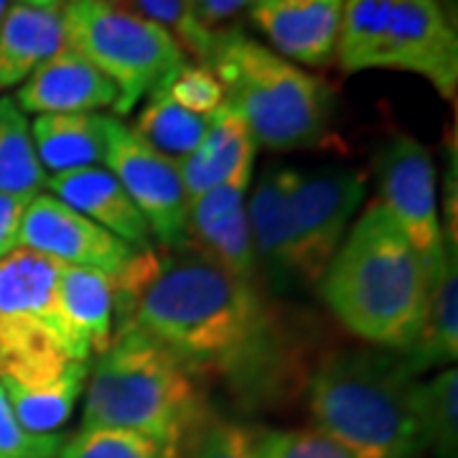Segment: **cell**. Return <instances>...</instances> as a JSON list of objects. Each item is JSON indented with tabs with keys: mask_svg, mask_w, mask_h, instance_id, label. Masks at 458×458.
I'll return each mask as SVG.
<instances>
[{
	"mask_svg": "<svg viewBox=\"0 0 458 458\" xmlns=\"http://www.w3.org/2000/svg\"><path fill=\"white\" fill-rule=\"evenodd\" d=\"M410 369L426 372L448 367L458 357V262L456 240L445 237V255L438 262L428 293L423 327L415 344L403 354Z\"/></svg>",
	"mask_w": 458,
	"mask_h": 458,
	"instance_id": "obj_18",
	"label": "cell"
},
{
	"mask_svg": "<svg viewBox=\"0 0 458 458\" xmlns=\"http://www.w3.org/2000/svg\"><path fill=\"white\" fill-rule=\"evenodd\" d=\"M31 199L0 194V260L21 247V227Z\"/></svg>",
	"mask_w": 458,
	"mask_h": 458,
	"instance_id": "obj_33",
	"label": "cell"
},
{
	"mask_svg": "<svg viewBox=\"0 0 458 458\" xmlns=\"http://www.w3.org/2000/svg\"><path fill=\"white\" fill-rule=\"evenodd\" d=\"M156 89L164 92L179 107L201 117H212L225 107V89L214 77L212 69L204 64L183 62Z\"/></svg>",
	"mask_w": 458,
	"mask_h": 458,
	"instance_id": "obj_30",
	"label": "cell"
},
{
	"mask_svg": "<svg viewBox=\"0 0 458 458\" xmlns=\"http://www.w3.org/2000/svg\"><path fill=\"white\" fill-rule=\"evenodd\" d=\"M433 273L379 201L349 227L318 278L331 316L352 336L405 354L415 344Z\"/></svg>",
	"mask_w": 458,
	"mask_h": 458,
	"instance_id": "obj_2",
	"label": "cell"
},
{
	"mask_svg": "<svg viewBox=\"0 0 458 458\" xmlns=\"http://www.w3.org/2000/svg\"><path fill=\"white\" fill-rule=\"evenodd\" d=\"M225 105L245 120L258 148L309 150L331 131V92L324 80L283 59L242 31H219L209 62Z\"/></svg>",
	"mask_w": 458,
	"mask_h": 458,
	"instance_id": "obj_5",
	"label": "cell"
},
{
	"mask_svg": "<svg viewBox=\"0 0 458 458\" xmlns=\"http://www.w3.org/2000/svg\"><path fill=\"white\" fill-rule=\"evenodd\" d=\"M47 186L36 158L31 123L13 98H0V194L33 199Z\"/></svg>",
	"mask_w": 458,
	"mask_h": 458,
	"instance_id": "obj_23",
	"label": "cell"
},
{
	"mask_svg": "<svg viewBox=\"0 0 458 458\" xmlns=\"http://www.w3.org/2000/svg\"><path fill=\"white\" fill-rule=\"evenodd\" d=\"M204 405L199 385L158 344L128 327L89 367L82 430H123L158 443H181Z\"/></svg>",
	"mask_w": 458,
	"mask_h": 458,
	"instance_id": "obj_4",
	"label": "cell"
},
{
	"mask_svg": "<svg viewBox=\"0 0 458 458\" xmlns=\"http://www.w3.org/2000/svg\"><path fill=\"white\" fill-rule=\"evenodd\" d=\"M415 415L423 454L458 458V372L443 367L438 375L418 385Z\"/></svg>",
	"mask_w": 458,
	"mask_h": 458,
	"instance_id": "obj_25",
	"label": "cell"
},
{
	"mask_svg": "<svg viewBox=\"0 0 458 458\" xmlns=\"http://www.w3.org/2000/svg\"><path fill=\"white\" fill-rule=\"evenodd\" d=\"M114 321L158 344L197 385L222 382L247 405L276 403L298 385L265 291L194 250H140L114 280Z\"/></svg>",
	"mask_w": 458,
	"mask_h": 458,
	"instance_id": "obj_1",
	"label": "cell"
},
{
	"mask_svg": "<svg viewBox=\"0 0 458 458\" xmlns=\"http://www.w3.org/2000/svg\"><path fill=\"white\" fill-rule=\"evenodd\" d=\"M120 3L131 5L135 13L146 16L148 21L164 26L165 31L179 41L181 49L197 56L199 64L209 62V54L219 33L209 36L194 23V13H191L194 0H120Z\"/></svg>",
	"mask_w": 458,
	"mask_h": 458,
	"instance_id": "obj_29",
	"label": "cell"
},
{
	"mask_svg": "<svg viewBox=\"0 0 458 458\" xmlns=\"http://www.w3.org/2000/svg\"><path fill=\"white\" fill-rule=\"evenodd\" d=\"M105 131V168L120 181L135 209L143 214L153 240L165 250H183L189 240V194L181 165L148 146L120 117L107 114Z\"/></svg>",
	"mask_w": 458,
	"mask_h": 458,
	"instance_id": "obj_9",
	"label": "cell"
},
{
	"mask_svg": "<svg viewBox=\"0 0 458 458\" xmlns=\"http://www.w3.org/2000/svg\"><path fill=\"white\" fill-rule=\"evenodd\" d=\"M47 189L51 197L107 229L125 245L135 250H153L156 240L143 214L135 209L120 181L105 165H89L59 176H47Z\"/></svg>",
	"mask_w": 458,
	"mask_h": 458,
	"instance_id": "obj_16",
	"label": "cell"
},
{
	"mask_svg": "<svg viewBox=\"0 0 458 458\" xmlns=\"http://www.w3.org/2000/svg\"><path fill=\"white\" fill-rule=\"evenodd\" d=\"M255 156L258 143L252 132L247 131L245 120L225 105L219 113L212 114L209 131L201 138L197 150L179 164L189 201L234 176L240 168L255 165Z\"/></svg>",
	"mask_w": 458,
	"mask_h": 458,
	"instance_id": "obj_20",
	"label": "cell"
},
{
	"mask_svg": "<svg viewBox=\"0 0 458 458\" xmlns=\"http://www.w3.org/2000/svg\"><path fill=\"white\" fill-rule=\"evenodd\" d=\"M59 267L23 247L0 260V382L33 387L92 364V349L62 311Z\"/></svg>",
	"mask_w": 458,
	"mask_h": 458,
	"instance_id": "obj_6",
	"label": "cell"
},
{
	"mask_svg": "<svg viewBox=\"0 0 458 458\" xmlns=\"http://www.w3.org/2000/svg\"><path fill=\"white\" fill-rule=\"evenodd\" d=\"M89 367L92 364H74L62 377L33 387L16 382H0V385L8 394V403L21 426L36 436H54L59 433V428L66 426V420L77 408L87 387Z\"/></svg>",
	"mask_w": 458,
	"mask_h": 458,
	"instance_id": "obj_22",
	"label": "cell"
},
{
	"mask_svg": "<svg viewBox=\"0 0 458 458\" xmlns=\"http://www.w3.org/2000/svg\"><path fill=\"white\" fill-rule=\"evenodd\" d=\"M400 352L334 349L306 375L316 430L357 458H420L418 379Z\"/></svg>",
	"mask_w": 458,
	"mask_h": 458,
	"instance_id": "obj_3",
	"label": "cell"
},
{
	"mask_svg": "<svg viewBox=\"0 0 458 458\" xmlns=\"http://www.w3.org/2000/svg\"><path fill=\"white\" fill-rule=\"evenodd\" d=\"M114 102L117 87L66 44L16 92V105L26 114L98 113L102 107H114Z\"/></svg>",
	"mask_w": 458,
	"mask_h": 458,
	"instance_id": "obj_14",
	"label": "cell"
},
{
	"mask_svg": "<svg viewBox=\"0 0 458 458\" xmlns=\"http://www.w3.org/2000/svg\"><path fill=\"white\" fill-rule=\"evenodd\" d=\"M64 443L62 433L36 436L21 426L0 385V458H59Z\"/></svg>",
	"mask_w": 458,
	"mask_h": 458,
	"instance_id": "obj_31",
	"label": "cell"
},
{
	"mask_svg": "<svg viewBox=\"0 0 458 458\" xmlns=\"http://www.w3.org/2000/svg\"><path fill=\"white\" fill-rule=\"evenodd\" d=\"M209 120L212 117L189 113L176 102H171L164 92L153 89L132 131L138 132L148 146L164 153L165 158L181 164L199 148L201 138L209 131Z\"/></svg>",
	"mask_w": 458,
	"mask_h": 458,
	"instance_id": "obj_24",
	"label": "cell"
},
{
	"mask_svg": "<svg viewBox=\"0 0 458 458\" xmlns=\"http://www.w3.org/2000/svg\"><path fill=\"white\" fill-rule=\"evenodd\" d=\"M379 204L426 260L430 273L445 255V232L436 201V165L412 135H397L377 158Z\"/></svg>",
	"mask_w": 458,
	"mask_h": 458,
	"instance_id": "obj_11",
	"label": "cell"
},
{
	"mask_svg": "<svg viewBox=\"0 0 458 458\" xmlns=\"http://www.w3.org/2000/svg\"><path fill=\"white\" fill-rule=\"evenodd\" d=\"M62 8L13 3L0 23V89L23 84L64 47Z\"/></svg>",
	"mask_w": 458,
	"mask_h": 458,
	"instance_id": "obj_17",
	"label": "cell"
},
{
	"mask_svg": "<svg viewBox=\"0 0 458 458\" xmlns=\"http://www.w3.org/2000/svg\"><path fill=\"white\" fill-rule=\"evenodd\" d=\"M21 247L59 265L102 273L113 283L125 276L140 252L44 191L36 194L26 209Z\"/></svg>",
	"mask_w": 458,
	"mask_h": 458,
	"instance_id": "obj_12",
	"label": "cell"
},
{
	"mask_svg": "<svg viewBox=\"0 0 458 458\" xmlns=\"http://www.w3.org/2000/svg\"><path fill=\"white\" fill-rule=\"evenodd\" d=\"M18 3H26L33 8H62L64 5V0H18Z\"/></svg>",
	"mask_w": 458,
	"mask_h": 458,
	"instance_id": "obj_34",
	"label": "cell"
},
{
	"mask_svg": "<svg viewBox=\"0 0 458 458\" xmlns=\"http://www.w3.org/2000/svg\"><path fill=\"white\" fill-rule=\"evenodd\" d=\"M59 303L66 321L82 336L92 354L99 357L114 336V283L102 273L62 265L59 267Z\"/></svg>",
	"mask_w": 458,
	"mask_h": 458,
	"instance_id": "obj_21",
	"label": "cell"
},
{
	"mask_svg": "<svg viewBox=\"0 0 458 458\" xmlns=\"http://www.w3.org/2000/svg\"><path fill=\"white\" fill-rule=\"evenodd\" d=\"M59 458H179V445L123 430H80Z\"/></svg>",
	"mask_w": 458,
	"mask_h": 458,
	"instance_id": "obj_27",
	"label": "cell"
},
{
	"mask_svg": "<svg viewBox=\"0 0 458 458\" xmlns=\"http://www.w3.org/2000/svg\"><path fill=\"white\" fill-rule=\"evenodd\" d=\"M285 168L262 174L252 186L245 204L250 237L255 258L260 265L262 283L276 285L273 291H285L291 283H306L303 258L295 240L293 225L285 204Z\"/></svg>",
	"mask_w": 458,
	"mask_h": 458,
	"instance_id": "obj_15",
	"label": "cell"
},
{
	"mask_svg": "<svg viewBox=\"0 0 458 458\" xmlns=\"http://www.w3.org/2000/svg\"><path fill=\"white\" fill-rule=\"evenodd\" d=\"M179 458H252L250 430L204 408L181 436Z\"/></svg>",
	"mask_w": 458,
	"mask_h": 458,
	"instance_id": "obj_26",
	"label": "cell"
},
{
	"mask_svg": "<svg viewBox=\"0 0 458 458\" xmlns=\"http://www.w3.org/2000/svg\"><path fill=\"white\" fill-rule=\"evenodd\" d=\"M66 47L117 87L114 114H128L165 77L186 62L179 41L164 26L120 0H64Z\"/></svg>",
	"mask_w": 458,
	"mask_h": 458,
	"instance_id": "obj_8",
	"label": "cell"
},
{
	"mask_svg": "<svg viewBox=\"0 0 458 458\" xmlns=\"http://www.w3.org/2000/svg\"><path fill=\"white\" fill-rule=\"evenodd\" d=\"M107 114H36L31 123V138L36 158L49 176L80 171L105 164L107 148Z\"/></svg>",
	"mask_w": 458,
	"mask_h": 458,
	"instance_id": "obj_19",
	"label": "cell"
},
{
	"mask_svg": "<svg viewBox=\"0 0 458 458\" xmlns=\"http://www.w3.org/2000/svg\"><path fill=\"white\" fill-rule=\"evenodd\" d=\"M285 204L303 258L306 283L324 276L364 201L367 181L354 168L291 171L285 168Z\"/></svg>",
	"mask_w": 458,
	"mask_h": 458,
	"instance_id": "obj_10",
	"label": "cell"
},
{
	"mask_svg": "<svg viewBox=\"0 0 458 458\" xmlns=\"http://www.w3.org/2000/svg\"><path fill=\"white\" fill-rule=\"evenodd\" d=\"M344 74H418L443 99L458 89V38L438 0H344L334 56Z\"/></svg>",
	"mask_w": 458,
	"mask_h": 458,
	"instance_id": "obj_7",
	"label": "cell"
},
{
	"mask_svg": "<svg viewBox=\"0 0 458 458\" xmlns=\"http://www.w3.org/2000/svg\"><path fill=\"white\" fill-rule=\"evenodd\" d=\"M250 5H252V0H194L191 13H194V23L201 31L216 36L219 31H225L222 26L227 21L240 16Z\"/></svg>",
	"mask_w": 458,
	"mask_h": 458,
	"instance_id": "obj_32",
	"label": "cell"
},
{
	"mask_svg": "<svg viewBox=\"0 0 458 458\" xmlns=\"http://www.w3.org/2000/svg\"><path fill=\"white\" fill-rule=\"evenodd\" d=\"M11 8V0H0V23H3V18H5V11Z\"/></svg>",
	"mask_w": 458,
	"mask_h": 458,
	"instance_id": "obj_35",
	"label": "cell"
},
{
	"mask_svg": "<svg viewBox=\"0 0 458 458\" xmlns=\"http://www.w3.org/2000/svg\"><path fill=\"white\" fill-rule=\"evenodd\" d=\"M252 458H357L316 428H267L250 433Z\"/></svg>",
	"mask_w": 458,
	"mask_h": 458,
	"instance_id": "obj_28",
	"label": "cell"
},
{
	"mask_svg": "<svg viewBox=\"0 0 458 458\" xmlns=\"http://www.w3.org/2000/svg\"><path fill=\"white\" fill-rule=\"evenodd\" d=\"M342 8L344 0H252L247 13L283 59L327 66L336 56Z\"/></svg>",
	"mask_w": 458,
	"mask_h": 458,
	"instance_id": "obj_13",
	"label": "cell"
}]
</instances>
